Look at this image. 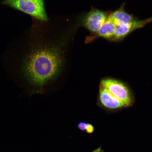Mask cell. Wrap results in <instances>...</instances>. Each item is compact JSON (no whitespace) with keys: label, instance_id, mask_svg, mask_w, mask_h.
I'll return each instance as SVG.
<instances>
[{"label":"cell","instance_id":"obj_2","mask_svg":"<svg viewBox=\"0 0 152 152\" xmlns=\"http://www.w3.org/2000/svg\"><path fill=\"white\" fill-rule=\"evenodd\" d=\"M2 4L22 11L39 21L48 20L43 0H4Z\"/></svg>","mask_w":152,"mask_h":152},{"label":"cell","instance_id":"obj_4","mask_svg":"<svg viewBox=\"0 0 152 152\" xmlns=\"http://www.w3.org/2000/svg\"><path fill=\"white\" fill-rule=\"evenodd\" d=\"M111 11H103L92 7L83 18L82 24L90 32L91 35L96 33L107 20Z\"/></svg>","mask_w":152,"mask_h":152},{"label":"cell","instance_id":"obj_8","mask_svg":"<svg viewBox=\"0 0 152 152\" xmlns=\"http://www.w3.org/2000/svg\"><path fill=\"white\" fill-rule=\"evenodd\" d=\"M125 3H123L118 9L112 11L109 18L116 26L130 23L137 18L125 11Z\"/></svg>","mask_w":152,"mask_h":152},{"label":"cell","instance_id":"obj_5","mask_svg":"<svg viewBox=\"0 0 152 152\" xmlns=\"http://www.w3.org/2000/svg\"><path fill=\"white\" fill-rule=\"evenodd\" d=\"M152 22V17L144 20L138 18L128 24L116 26L115 37L111 42H120L136 30L143 28Z\"/></svg>","mask_w":152,"mask_h":152},{"label":"cell","instance_id":"obj_7","mask_svg":"<svg viewBox=\"0 0 152 152\" xmlns=\"http://www.w3.org/2000/svg\"><path fill=\"white\" fill-rule=\"evenodd\" d=\"M116 26L108 18L99 31L94 35H90L86 38V42L87 43L92 42L98 38H102L111 42L115 37Z\"/></svg>","mask_w":152,"mask_h":152},{"label":"cell","instance_id":"obj_3","mask_svg":"<svg viewBox=\"0 0 152 152\" xmlns=\"http://www.w3.org/2000/svg\"><path fill=\"white\" fill-rule=\"evenodd\" d=\"M101 85L113 96L122 101L126 107L132 105L134 98L130 89L123 82L111 78H105L100 82Z\"/></svg>","mask_w":152,"mask_h":152},{"label":"cell","instance_id":"obj_9","mask_svg":"<svg viewBox=\"0 0 152 152\" xmlns=\"http://www.w3.org/2000/svg\"><path fill=\"white\" fill-rule=\"evenodd\" d=\"M78 128L80 130L85 131L89 134L93 133L94 130V128L92 125L84 122L80 123L78 124Z\"/></svg>","mask_w":152,"mask_h":152},{"label":"cell","instance_id":"obj_1","mask_svg":"<svg viewBox=\"0 0 152 152\" xmlns=\"http://www.w3.org/2000/svg\"><path fill=\"white\" fill-rule=\"evenodd\" d=\"M39 31L24 60L23 71L32 84L40 86L56 78L61 72L69 42L65 34L54 39Z\"/></svg>","mask_w":152,"mask_h":152},{"label":"cell","instance_id":"obj_10","mask_svg":"<svg viewBox=\"0 0 152 152\" xmlns=\"http://www.w3.org/2000/svg\"><path fill=\"white\" fill-rule=\"evenodd\" d=\"M101 151V148H98V149L94 150L92 152H100Z\"/></svg>","mask_w":152,"mask_h":152},{"label":"cell","instance_id":"obj_6","mask_svg":"<svg viewBox=\"0 0 152 152\" xmlns=\"http://www.w3.org/2000/svg\"><path fill=\"white\" fill-rule=\"evenodd\" d=\"M99 97L101 104L107 109L117 110L126 107L124 103L113 96L100 84Z\"/></svg>","mask_w":152,"mask_h":152}]
</instances>
